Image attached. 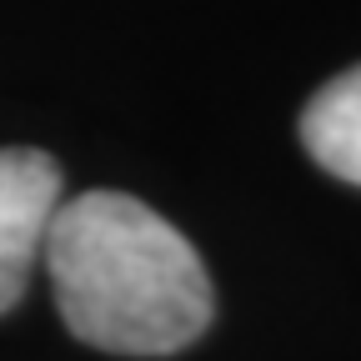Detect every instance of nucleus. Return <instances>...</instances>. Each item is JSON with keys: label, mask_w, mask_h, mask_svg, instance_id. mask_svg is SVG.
<instances>
[{"label": "nucleus", "mask_w": 361, "mask_h": 361, "mask_svg": "<svg viewBox=\"0 0 361 361\" xmlns=\"http://www.w3.org/2000/svg\"><path fill=\"white\" fill-rule=\"evenodd\" d=\"M301 141L311 161L346 186H361V66L326 80L301 111Z\"/></svg>", "instance_id": "nucleus-3"}, {"label": "nucleus", "mask_w": 361, "mask_h": 361, "mask_svg": "<svg viewBox=\"0 0 361 361\" xmlns=\"http://www.w3.org/2000/svg\"><path fill=\"white\" fill-rule=\"evenodd\" d=\"M71 336L121 356H171L211 326L196 246L146 201L85 191L61 201L40 251Z\"/></svg>", "instance_id": "nucleus-1"}, {"label": "nucleus", "mask_w": 361, "mask_h": 361, "mask_svg": "<svg viewBox=\"0 0 361 361\" xmlns=\"http://www.w3.org/2000/svg\"><path fill=\"white\" fill-rule=\"evenodd\" d=\"M56 211H61V166L45 151L6 146L0 151V311L20 301Z\"/></svg>", "instance_id": "nucleus-2"}]
</instances>
